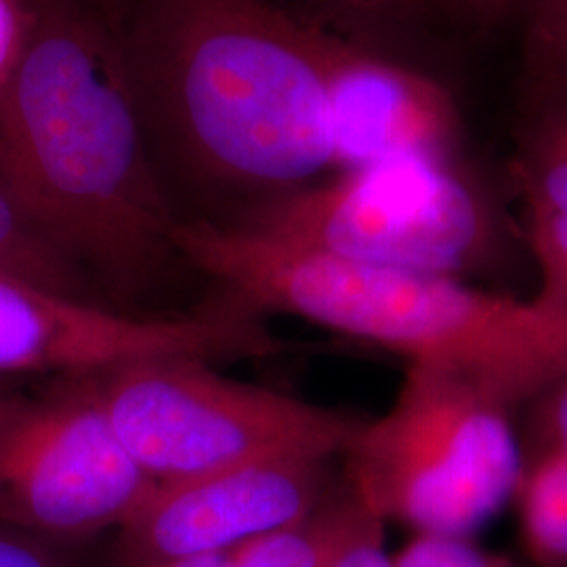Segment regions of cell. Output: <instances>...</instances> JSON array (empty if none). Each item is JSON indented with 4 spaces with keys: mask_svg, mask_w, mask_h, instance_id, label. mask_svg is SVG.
I'll return each instance as SVG.
<instances>
[{
    "mask_svg": "<svg viewBox=\"0 0 567 567\" xmlns=\"http://www.w3.org/2000/svg\"><path fill=\"white\" fill-rule=\"evenodd\" d=\"M28 398L20 393L18 389L9 385L7 381L0 379V435L4 433V429L13 421V416L20 412L21 405Z\"/></svg>",
    "mask_w": 567,
    "mask_h": 567,
    "instance_id": "603a6c76",
    "label": "cell"
},
{
    "mask_svg": "<svg viewBox=\"0 0 567 567\" xmlns=\"http://www.w3.org/2000/svg\"><path fill=\"white\" fill-rule=\"evenodd\" d=\"M527 240L540 271V305L567 320V219L526 206Z\"/></svg>",
    "mask_w": 567,
    "mask_h": 567,
    "instance_id": "e0dca14e",
    "label": "cell"
},
{
    "mask_svg": "<svg viewBox=\"0 0 567 567\" xmlns=\"http://www.w3.org/2000/svg\"><path fill=\"white\" fill-rule=\"evenodd\" d=\"M322 4L330 7H341L344 11H360V13H404V11H414L423 4H429L433 0H318Z\"/></svg>",
    "mask_w": 567,
    "mask_h": 567,
    "instance_id": "7402d4cb",
    "label": "cell"
},
{
    "mask_svg": "<svg viewBox=\"0 0 567 567\" xmlns=\"http://www.w3.org/2000/svg\"><path fill=\"white\" fill-rule=\"evenodd\" d=\"M122 444L158 484L234 466L343 456L365 421L217 374L196 358H158L95 374Z\"/></svg>",
    "mask_w": 567,
    "mask_h": 567,
    "instance_id": "5b68a950",
    "label": "cell"
},
{
    "mask_svg": "<svg viewBox=\"0 0 567 567\" xmlns=\"http://www.w3.org/2000/svg\"><path fill=\"white\" fill-rule=\"evenodd\" d=\"M284 343L250 311L142 318L0 274V377L100 374L158 358H267Z\"/></svg>",
    "mask_w": 567,
    "mask_h": 567,
    "instance_id": "ba28073f",
    "label": "cell"
},
{
    "mask_svg": "<svg viewBox=\"0 0 567 567\" xmlns=\"http://www.w3.org/2000/svg\"><path fill=\"white\" fill-rule=\"evenodd\" d=\"M0 183L21 213L118 297L142 292L175 252L147 158L124 42L89 0H41L0 91Z\"/></svg>",
    "mask_w": 567,
    "mask_h": 567,
    "instance_id": "6da1fadb",
    "label": "cell"
},
{
    "mask_svg": "<svg viewBox=\"0 0 567 567\" xmlns=\"http://www.w3.org/2000/svg\"><path fill=\"white\" fill-rule=\"evenodd\" d=\"M0 274L93 299L81 267L65 257L23 213L0 183Z\"/></svg>",
    "mask_w": 567,
    "mask_h": 567,
    "instance_id": "7c38bea8",
    "label": "cell"
},
{
    "mask_svg": "<svg viewBox=\"0 0 567 567\" xmlns=\"http://www.w3.org/2000/svg\"><path fill=\"white\" fill-rule=\"evenodd\" d=\"M515 408L461 370L412 362L395 402L347 447V487L385 524L471 538L522 486Z\"/></svg>",
    "mask_w": 567,
    "mask_h": 567,
    "instance_id": "277c9868",
    "label": "cell"
},
{
    "mask_svg": "<svg viewBox=\"0 0 567 567\" xmlns=\"http://www.w3.org/2000/svg\"><path fill=\"white\" fill-rule=\"evenodd\" d=\"M175 252L250 311H282L381 344L408 364L461 370L524 405L567 365V320L458 278L360 264L248 231L177 221Z\"/></svg>",
    "mask_w": 567,
    "mask_h": 567,
    "instance_id": "3957f363",
    "label": "cell"
},
{
    "mask_svg": "<svg viewBox=\"0 0 567 567\" xmlns=\"http://www.w3.org/2000/svg\"><path fill=\"white\" fill-rule=\"evenodd\" d=\"M527 39L534 65L567 76V0H527Z\"/></svg>",
    "mask_w": 567,
    "mask_h": 567,
    "instance_id": "d6986e66",
    "label": "cell"
},
{
    "mask_svg": "<svg viewBox=\"0 0 567 567\" xmlns=\"http://www.w3.org/2000/svg\"><path fill=\"white\" fill-rule=\"evenodd\" d=\"M515 175L526 206L567 219V76L534 65Z\"/></svg>",
    "mask_w": 567,
    "mask_h": 567,
    "instance_id": "8fae6325",
    "label": "cell"
},
{
    "mask_svg": "<svg viewBox=\"0 0 567 567\" xmlns=\"http://www.w3.org/2000/svg\"><path fill=\"white\" fill-rule=\"evenodd\" d=\"M0 567H81L65 543L0 522Z\"/></svg>",
    "mask_w": 567,
    "mask_h": 567,
    "instance_id": "ffe728a7",
    "label": "cell"
},
{
    "mask_svg": "<svg viewBox=\"0 0 567 567\" xmlns=\"http://www.w3.org/2000/svg\"><path fill=\"white\" fill-rule=\"evenodd\" d=\"M393 567H524L507 555L477 547L471 538L414 536L393 555Z\"/></svg>",
    "mask_w": 567,
    "mask_h": 567,
    "instance_id": "ac0fdd59",
    "label": "cell"
},
{
    "mask_svg": "<svg viewBox=\"0 0 567 567\" xmlns=\"http://www.w3.org/2000/svg\"><path fill=\"white\" fill-rule=\"evenodd\" d=\"M320 567H393V555L385 547V522L349 487L337 496L334 529Z\"/></svg>",
    "mask_w": 567,
    "mask_h": 567,
    "instance_id": "9a60e30c",
    "label": "cell"
},
{
    "mask_svg": "<svg viewBox=\"0 0 567 567\" xmlns=\"http://www.w3.org/2000/svg\"><path fill=\"white\" fill-rule=\"evenodd\" d=\"M89 2H93L95 7H100L102 11H105L107 16L112 13V11H116V13H121L122 9L131 2V0H89Z\"/></svg>",
    "mask_w": 567,
    "mask_h": 567,
    "instance_id": "d4e9b609",
    "label": "cell"
},
{
    "mask_svg": "<svg viewBox=\"0 0 567 567\" xmlns=\"http://www.w3.org/2000/svg\"><path fill=\"white\" fill-rule=\"evenodd\" d=\"M334 168L395 158L454 161L461 114L446 86L383 60L316 20Z\"/></svg>",
    "mask_w": 567,
    "mask_h": 567,
    "instance_id": "30bf717a",
    "label": "cell"
},
{
    "mask_svg": "<svg viewBox=\"0 0 567 567\" xmlns=\"http://www.w3.org/2000/svg\"><path fill=\"white\" fill-rule=\"evenodd\" d=\"M328 461L274 458L156 484L118 529L121 567L221 553L299 526L324 507Z\"/></svg>",
    "mask_w": 567,
    "mask_h": 567,
    "instance_id": "9c48e42d",
    "label": "cell"
},
{
    "mask_svg": "<svg viewBox=\"0 0 567 567\" xmlns=\"http://www.w3.org/2000/svg\"><path fill=\"white\" fill-rule=\"evenodd\" d=\"M466 4L484 20H498L507 16L515 0H465Z\"/></svg>",
    "mask_w": 567,
    "mask_h": 567,
    "instance_id": "cb8c5ba5",
    "label": "cell"
},
{
    "mask_svg": "<svg viewBox=\"0 0 567 567\" xmlns=\"http://www.w3.org/2000/svg\"><path fill=\"white\" fill-rule=\"evenodd\" d=\"M334 513L337 501L330 496L324 507L299 526L265 534L221 553L183 557L152 567H320L332 538Z\"/></svg>",
    "mask_w": 567,
    "mask_h": 567,
    "instance_id": "4fadbf2b",
    "label": "cell"
},
{
    "mask_svg": "<svg viewBox=\"0 0 567 567\" xmlns=\"http://www.w3.org/2000/svg\"><path fill=\"white\" fill-rule=\"evenodd\" d=\"M156 484L122 444L95 374L28 398L0 435V522L58 543L121 529Z\"/></svg>",
    "mask_w": 567,
    "mask_h": 567,
    "instance_id": "52a82bcc",
    "label": "cell"
},
{
    "mask_svg": "<svg viewBox=\"0 0 567 567\" xmlns=\"http://www.w3.org/2000/svg\"><path fill=\"white\" fill-rule=\"evenodd\" d=\"M248 231L360 264L458 278L484 259L494 219L454 161L395 158L278 194Z\"/></svg>",
    "mask_w": 567,
    "mask_h": 567,
    "instance_id": "8992f818",
    "label": "cell"
},
{
    "mask_svg": "<svg viewBox=\"0 0 567 567\" xmlns=\"http://www.w3.org/2000/svg\"><path fill=\"white\" fill-rule=\"evenodd\" d=\"M41 0H0V91L16 72Z\"/></svg>",
    "mask_w": 567,
    "mask_h": 567,
    "instance_id": "44dd1931",
    "label": "cell"
},
{
    "mask_svg": "<svg viewBox=\"0 0 567 567\" xmlns=\"http://www.w3.org/2000/svg\"><path fill=\"white\" fill-rule=\"evenodd\" d=\"M517 498L522 532L534 566L567 567V468H529Z\"/></svg>",
    "mask_w": 567,
    "mask_h": 567,
    "instance_id": "5bb4252c",
    "label": "cell"
},
{
    "mask_svg": "<svg viewBox=\"0 0 567 567\" xmlns=\"http://www.w3.org/2000/svg\"><path fill=\"white\" fill-rule=\"evenodd\" d=\"M532 419L522 444L524 473L536 466L567 468V365L529 402Z\"/></svg>",
    "mask_w": 567,
    "mask_h": 567,
    "instance_id": "2e32d148",
    "label": "cell"
},
{
    "mask_svg": "<svg viewBox=\"0 0 567 567\" xmlns=\"http://www.w3.org/2000/svg\"><path fill=\"white\" fill-rule=\"evenodd\" d=\"M124 53L143 121L206 175L284 194L334 168L316 18L282 0H142Z\"/></svg>",
    "mask_w": 567,
    "mask_h": 567,
    "instance_id": "7a4b0ae2",
    "label": "cell"
}]
</instances>
